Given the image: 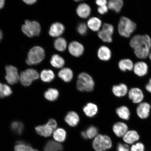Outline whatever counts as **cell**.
Masks as SVG:
<instances>
[{
    "mask_svg": "<svg viewBox=\"0 0 151 151\" xmlns=\"http://www.w3.org/2000/svg\"><path fill=\"white\" fill-rule=\"evenodd\" d=\"M149 57L151 61V52H150V54H149Z\"/></svg>",
    "mask_w": 151,
    "mask_h": 151,
    "instance_id": "cell-49",
    "label": "cell"
},
{
    "mask_svg": "<svg viewBox=\"0 0 151 151\" xmlns=\"http://www.w3.org/2000/svg\"><path fill=\"white\" fill-rule=\"evenodd\" d=\"M133 70L134 73L137 76L143 77L148 73V67L146 62L139 61L135 64Z\"/></svg>",
    "mask_w": 151,
    "mask_h": 151,
    "instance_id": "cell-14",
    "label": "cell"
},
{
    "mask_svg": "<svg viewBox=\"0 0 151 151\" xmlns=\"http://www.w3.org/2000/svg\"><path fill=\"white\" fill-rule=\"evenodd\" d=\"M118 66L121 70L125 72L133 70L134 65L131 60L124 59L120 60L119 62Z\"/></svg>",
    "mask_w": 151,
    "mask_h": 151,
    "instance_id": "cell-27",
    "label": "cell"
},
{
    "mask_svg": "<svg viewBox=\"0 0 151 151\" xmlns=\"http://www.w3.org/2000/svg\"><path fill=\"white\" fill-rule=\"evenodd\" d=\"M127 86L125 84L122 83L115 85L113 87L112 92L114 95L118 97H124L127 94Z\"/></svg>",
    "mask_w": 151,
    "mask_h": 151,
    "instance_id": "cell-22",
    "label": "cell"
},
{
    "mask_svg": "<svg viewBox=\"0 0 151 151\" xmlns=\"http://www.w3.org/2000/svg\"><path fill=\"white\" fill-rule=\"evenodd\" d=\"M39 78V74L36 70L33 69H29L20 73V81L21 83L24 86L31 85L34 81Z\"/></svg>",
    "mask_w": 151,
    "mask_h": 151,
    "instance_id": "cell-8",
    "label": "cell"
},
{
    "mask_svg": "<svg viewBox=\"0 0 151 151\" xmlns=\"http://www.w3.org/2000/svg\"><path fill=\"white\" fill-rule=\"evenodd\" d=\"M85 114L89 117H92L97 114L98 108L97 105L92 103H88L83 109Z\"/></svg>",
    "mask_w": 151,
    "mask_h": 151,
    "instance_id": "cell-25",
    "label": "cell"
},
{
    "mask_svg": "<svg viewBox=\"0 0 151 151\" xmlns=\"http://www.w3.org/2000/svg\"><path fill=\"white\" fill-rule=\"evenodd\" d=\"M137 25L134 22L126 17L120 18L118 24L119 34L122 37L128 38L135 31Z\"/></svg>",
    "mask_w": 151,
    "mask_h": 151,
    "instance_id": "cell-2",
    "label": "cell"
},
{
    "mask_svg": "<svg viewBox=\"0 0 151 151\" xmlns=\"http://www.w3.org/2000/svg\"><path fill=\"white\" fill-rule=\"evenodd\" d=\"M68 48L70 53L75 57H79L82 56L84 51V46L77 41H73L70 42Z\"/></svg>",
    "mask_w": 151,
    "mask_h": 151,
    "instance_id": "cell-11",
    "label": "cell"
},
{
    "mask_svg": "<svg viewBox=\"0 0 151 151\" xmlns=\"http://www.w3.org/2000/svg\"><path fill=\"white\" fill-rule=\"evenodd\" d=\"M4 85L0 83V99H2L4 97Z\"/></svg>",
    "mask_w": 151,
    "mask_h": 151,
    "instance_id": "cell-43",
    "label": "cell"
},
{
    "mask_svg": "<svg viewBox=\"0 0 151 151\" xmlns=\"http://www.w3.org/2000/svg\"><path fill=\"white\" fill-rule=\"evenodd\" d=\"M5 79L8 83L13 85L18 82L20 80V76L16 67L11 65H7L5 67Z\"/></svg>",
    "mask_w": 151,
    "mask_h": 151,
    "instance_id": "cell-10",
    "label": "cell"
},
{
    "mask_svg": "<svg viewBox=\"0 0 151 151\" xmlns=\"http://www.w3.org/2000/svg\"><path fill=\"white\" fill-rule=\"evenodd\" d=\"M54 46L55 48L58 51L63 52L67 48V41L63 37H58L54 41Z\"/></svg>",
    "mask_w": 151,
    "mask_h": 151,
    "instance_id": "cell-33",
    "label": "cell"
},
{
    "mask_svg": "<svg viewBox=\"0 0 151 151\" xmlns=\"http://www.w3.org/2000/svg\"><path fill=\"white\" fill-rule=\"evenodd\" d=\"M108 7L107 5L103 6H99L98 7V12L99 14H104L108 12Z\"/></svg>",
    "mask_w": 151,
    "mask_h": 151,
    "instance_id": "cell-41",
    "label": "cell"
},
{
    "mask_svg": "<svg viewBox=\"0 0 151 151\" xmlns=\"http://www.w3.org/2000/svg\"><path fill=\"white\" fill-rule=\"evenodd\" d=\"M114 28L110 24L105 23L98 33V37L104 42L111 43L112 41V35L114 33Z\"/></svg>",
    "mask_w": 151,
    "mask_h": 151,
    "instance_id": "cell-9",
    "label": "cell"
},
{
    "mask_svg": "<svg viewBox=\"0 0 151 151\" xmlns=\"http://www.w3.org/2000/svg\"><path fill=\"white\" fill-rule=\"evenodd\" d=\"M97 55L98 58L102 61H108L112 56V52L109 47L103 46L98 50Z\"/></svg>",
    "mask_w": 151,
    "mask_h": 151,
    "instance_id": "cell-18",
    "label": "cell"
},
{
    "mask_svg": "<svg viewBox=\"0 0 151 151\" xmlns=\"http://www.w3.org/2000/svg\"><path fill=\"white\" fill-rule=\"evenodd\" d=\"M24 3L28 5H32L35 3L37 1L36 0H24Z\"/></svg>",
    "mask_w": 151,
    "mask_h": 151,
    "instance_id": "cell-45",
    "label": "cell"
},
{
    "mask_svg": "<svg viewBox=\"0 0 151 151\" xmlns=\"http://www.w3.org/2000/svg\"><path fill=\"white\" fill-rule=\"evenodd\" d=\"M73 73L69 68H65L62 69L58 73V76L66 82H69L72 80Z\"/></svg>",
    "mask_w": 151,
    "mask_h": 151,
    "instance_id": "cell-23",
    "label": "cell"
},
{
    "mask_svg": "<svg viewBox=\"0 0 151 151\" xmlns=\"http://www.w3.org/2000/svg\"><path fill=\"white\" fill-rule=\"evenodd\" d=\"M88 28L87 24L84 22H81L77 26V30L80 35H86L87 32Z\"/></svg>",
    "mask_w": 151,
    "mask_h": 151,
    "instance_id": "cell-37",
    "label": "cell"
},
{
    "mask_svg": "<svg viewBox=\"0 0 151 151\" xmlns=\"http://www.w3.org/2000/svg\"><path fill=\"white\" fill-rule=\"evenodd\" d=\"M15 151H39L22 142H19L14 147Z\"/></svg>",
    "mask_w": 151,
    "mask_h": 151,
    "instance_id": "cell-35",
    "label": "cell"
},
{
    "mask_svg": "<svg viewBox=\"0 0 151 151\" xmlns=\"http://www.w3.org/2000/svg\"><path fill=\"white\" fill-rule=\"evenodd\" d=\"M130 150L131 151H144L145 146L142 143L138 142L132 145Z\"/></svg>",
    "mask_w": 151,
    "mask_h": 151,
    "instance_id": "cell-38",
    "label": "cell"
},
{
    "mask_svg": "<svg viewBox=\"0 0 151 151\" xmlns=\"http://www.w3.org/2000/svg\"><path fill=\"white\" fill-rule=\"evenodd\" d=\"M139 136L137 131L130 130L128 131L123 137V140L128 144H132L139 140Z\"/></svg>",
    "mask_w": 151,
    "mask_h": 151,
    "instance_id": "cell-19",
    "label": "cell"
},
{
    "mask_svg": "<svg viewBox=\"0 0 151 151\" xmlns=\"http://www.w3.org/2000/svg\"><path fill=\"white\" fill-rule=\"evenodd\" d=\"M67 137V133L63 128H59L56 129L53 133L54 139L57 142H63Z\"/></svg>",
    "mask_w": 151,
    "mask_h": 151,
    "instance_id": "cell-30",
    "label": "cell"
},
{
    "mask_svg": "<svg viewBox=\"0 0 151 151\" xmlns=\"http://www.w3.org/2000/svg\"><path fill=\"white\" fill-rule=\"evenodd\" d=\"M12 89L9 87L6 84L4 85V97H8L12 94Z\"/></svg>",
    "mask_w": 151,
    "mask_h": 151,
    "instance_id": "cell-39",
    "label": "cell"
},
{
    "mask_svg": "<svg viewBox=\"0 0 151 151\" xmlns=\"http://www.w3.org/2000/svg\"><path fill=\"white\" fill-rule=\"evenodd\" d=\"M86 132L88 138L92 139L98 135V130L95 126H92L88 127Z\"/></svg>",
    "mask_w": 151,
    "mask_h": 151,
    "instance_id": "cell-36",
    "label": "cell"
},
{
    "mask_svg": "<svg viewBox=\"0 0 151 151\" xmlns=\"http://www.w3.org/2000/svg\"><path fill=\"white\" fill-rule=\"evenodd\" d=\"M118 151H130L129 147L126 144L119 143L117 147Z\"/></svg>",
    "mask_w": 151,
    "mask_h": 151,
    "instance_id": "cell-40",
    "label": "cell"
},
{
    "mask_svg": "<svg viewBox=\"0 0 151 151\" xmlns=\"http://www.w3.org/2000/svg\"><path fill=\"white\" fill-rule=\"evenodd\" d=\"M50 63L52 67L57 68H60L65 65V61L61 56L58 54H55L52 57Z\"/></svg>",
    "mask_w": 151,
    "mask_h": 151,
    "instance_id": "cell-28",
    "label": "cell"
},
{
    "mask_svg": "<svg viewBox=\"0 0 151 151\" xmlns=\"http://www.w3.org/2000/svg\"><path fill=\"white\" fill-rule=\"evenodd\" d=\"M124 5L122 0H111L108 1L107 6L109 9L119 13L121 10Z\"/></svg>",
    "mask_w": 151,
    "mask_h": 151,
    "instance_id": "cell-26",
    "label": "cell"
},
{
    "mask_svg": "<svg viewBox=\"0 0 151 151\" xmlns=\"http://www.w3.org/2000/svg\"><path fill=\"white\" fill-rule=\"evenodd\" d=\"M59 93L58 91L54 88H50L44 93L45 97L49 101H54L58 99Z\"/></svg>",
    "mask_w": 151,
    "mask_h": 151,
    "instance_id": "cell-32",
    "label": "cell"
},
{
    "mask_svg": "<svg viewBox=\"0 0 151 151\" xmlns=\"http://www.w3.org/2000/svg\"><path fill=\"white\" fill-rule=\"evenodd\" d=\"M55 77L54 72L51 70L45 69L41 71L40 78L43 82L49 83L52 82Z\"/></svg>",
    "mask_w": 151,
    "mask_h": 151,
    "instance_id": "cell-29",
    "label": "cell"
},
{
    "mask_svg": "<svg viewBox=\"0 0 151 151\" xmlns=\"http://www.w3.org/2000/svg\"><path fill=\"white\" fill-rule=\"evenodd\" d=\"M116 112L118 116L120 118L126 120L129 119L130 112L129 109L127 106H122L116 109Z\"/></svg>",
    "mask_w": 151,
    "mask_h": 151,
    "instance_id": "cell-31",
    "label": "cell"
},
{
    "mask_svg": "<svg viewBox=\"0 0 151 151\" xmlns=\"http://www.w3.org/2000/svg\"><path fill=\"white\" fill-rule=\"evenodd\" d=\"M96 3L99 6H101L107 5L108 2L106 0H97L96 1Z\"/></svg>",
    "mask_w": 151,
    "mask_h": 151,
    "instance_id": "cell-42",
    "label": "cell"
},
{
    "mask_svg": "<svg viewBox=\"0 0 151 151\" xmlns=\"http://www.w3.org/2000/svg\"><path fill=\"white\" fill-rule=\"evenodd\" d=\"M57 126L56 121L53 119H50L46 124L37 126L35 130L39 135L45 137H50L52 132L55 131Z\"/></svg>",
    "mask_w": 151,
    "mask_h": 151,
    "instance_id": "cell-7",
    "label": "cell"
},
{
    "mask_svg": "<svg viewBox=\"0 0 151 151\" xmlns=\"http://www.w3.org/2000/svg\"><path fill=\"white\" fill-rule=\"evenodd\" d=\"M91 8L90 6L86 3H81L78 5L76 9L78 16L83 19L88 18L91 13Z\"/></svg>",
    "mask_w": 151,
    "mask_h": 151,
    "instance_id": "cell-17",
    "label": "cell"
},
{
    "mask_svg": "<svg viewBox=\"0 0 151 151\" xmlns=\"http://www.w3.org/2000/svg\"><path fill=\"white\" fill-rule=\"evenodd\" d=\"M3 37V34L2 33L1 31L0 30V41L2 39Z\"/></svg>",
    "mask_w": 151,
    "mask_h": 151,
    "instance_id": "cell-48",
    "label": "cell"
},
{
    "mask_svg": "<svg viewBox=\"0 0 151 151\" xmlns=\"http://www.w3.org/2000/svg\"><path fill=\"white\" fill-rule=\"evenodd\" d=\"M94 86L93 79L88 73H82L79 75L76 86L77 89L80 91H91L93 89Z\"/></svg>",
    "mask_w": 151,
    "mask_h": 151,
    "instance_id": "cell-3",
    "label": "cell"
},
{
    "mask_svg": "<svg viewBox=\"0 0 151 151\" xmlns=\"http://www.w3.org/2000/svg\"><path fill=\"white\" fill-rule=\"evenodd\" d=\"M130 45L134 49L137 58L145 59L148 57L150 52L151 39L147 35H136L130 40Z\"/></svg>",
    "mask_w": 151,
    "mask_h": 151,
    "instance_id": "cell-1",
    "label": "cell"
},
{
    "mask_svg": "<svg viewBox=\"0 0 151 151\" xmlns=\"http://www.w3.org/2000/svg\"><path fill=\"white\" fill-rule=\"evenodd\" d=\"M128 97L134 103L139 104L142 102L144 99V94L140 88H133L129 91Z\"/></svg>",
    "mask_w": 151,
    "mask_h": 151,
    "instance_id": "cell-13",
    "label": "cell"
},
{
    "mask_svg": "<svg viewBox=\"0 0 151 151\" xmlns=\"http://www.w3.org/2000/svg\"><path fill=\"white\" fill-rule=\"evenodd\" d=\"M81 135H82V137L84 139H88L87 137L86 131L82 132V133H81Z\"/></svg>",
    "mask_w": 151,
    "mask_h": 151,
    "instance_id": "cell-47",
    "label": "cell"
},
{
    "mask_svg": "<svg viewBox=\"0 0 151 151\" xmlns=\"http://www.w3.org/2000/svg\"><path fill=\"white\" fill-rule=\"evenodd\" d=\"M145 88L147 91L151 93V78L149 80L148 83L146 85Z\"/></svg>",
    "mask_w": 151,
    "mask_h": 151,
    "instance_id": "cell-44",
    "label": "cell"
},
{
    "mask_svg": "<svg viewBox=\"0 0 151 151\" xmlns=\"http://www.w3.org/2000/svg\"><path fill=\"white\" fill-rule=\"evenodd\" d=\"M112 142L108 136L98 135L92 142V147L96 151H105L112 147Z\"/></svg>",
    "mask_w": 151,
    "mask_h": 151,
    "instance_id": "cell-5",
    "label": "cell"
},
{
    "mask_svg": "<svg viewBox=\"0 0 151 151\" xmlns=\"http://www.w3.org/2000/svg\"><path fill=\"white\" fill-rule=\"evenodd\" d=\"M62 145L56 141L50 140L47 142L45 147L44 151H63Z\"/></svg>",
    "mask_w": 151,
    "mask_h": 151,
    "instance_id": "cell-24",
    "label": "cell"
},
{
    "mask_svg": "<svg viewBox=\"0 0 151 151\" xmlns=\"http://www.w3.org/2000/svg\"><path fill=\"white\" fill-rule=\"evenodd\" d=\"M45 57V51L42 47L35 46L28 52L26 63L29 65H37L43 60Z\"/></svg>",
    "mask_w": 151,
    "mask_h": 151,
    "instance_id": "cell-4",
    "label": "cell"
},
{
    "mask_svg": "<svg viewBox=\"0 0 151 151\" xmlns=\"http://www.w3.org/2000/svg\"><path fill=\"white\" fill-rule=\"evenodd\" d=\"M88 27L94 32L99 31L102 26L101 19L96 17H92L88 20L87 22Z\"/></svg>",
    "mask_w": 151,
    "mask_h": 151,
    "instance_id": "cell-21",
    "label": "cell"
},
{
    "mask_svg": "<svg viewBox=\"0 0 151 151\" xmlns=\"http://www.w3.org/2000/svg\"><path fill=\"white\" fill-rule=\"evenodd\" d=\"M11 129L15 133L21 134L24 129V125L22 122L19 121H14L11 124Z\"/></svg>",
    "mask_w": 151,
    "mask_h": 151,
    "instance_id": "cell-34",
    "label": "cell"
},
{
    "mask_svg": "<svg viewBox=\"0 0 151 151\" xmlns=\"http://www.w3.org/2000/svg\"><path fill=\"white\" fill-rule=\"evenodd\" d=\"M22 29L24 35L28 37H31L37 36L40 35L41 27L38 22L27 20H25L24 24L22 26Z\"/></svg>",
    "mask_w": 151,
    "mask_h": 151,
    "instance_id": "cell-6",
    "label": "cell"
},
{
    "mask_svg": "<svg viewBox=\"0 0 151 151\" xmlns=\"http://www.w3.org/2000/svg\"><path fill=\"white\" fill-rule=\"evenodd\" d=\"M151 106L150 104L146 102L139 103L137 108V113L139 118L145 119L150 115Z\"/></svg>",
    "mask_w": 151,
    "mask_h": 151,
    "instance_id": "cell-12",
    "label": "cell"
},
{
    "mask_svg": "<svg viewBox=\"0 0 151 151\" xmlns=\"http://www.w3.org/2000/svg\"><path fill=\"white\" fill-rule=\"evenodd\" d=\"M5 1L4 0H0V9H2L5 5Z\"/></svg>",
    "mask_w": 151,
    "mask_h": 151,
    "instance_id": "cell-46",
    "label": "cell"
},
{
    "mask_svg": "<svg viewBox=\"0 0 151 151\" xmlns=\"http://www.w3.org/2000/svg\"><path fill=\"white\" fill-rule=\"evenodd\" d=\"M65 122L70 126L75 127L78 124L80 118L78 114L74 111H70L68 113L65 118Z\"/></svg>",
    "mask_w": 151,
    "mask_h": 151,
    "instance_id": "cell-20",
    "label": "cell"
},
{
    "mask_svg": "<svg viewBox=\"0 0 151 151\" xmlns=\"http://www.w3.org/2000/svg\"><path fill=\"white\" fill-rule=\"evenodd\" d=\"M65 31V27L63 24L56 22L53 24L49 30V33L52 37H59Z\"/></svg>",
    "mask_w": 151,
    "mask_h": 151,
    "instance_id": "cell-15",
    "label": "cell"
},
{
    "mask_svg": "<svg viewBox=\"0 0 151 151\" xmlns=\"http://www.w3.org/2000/svg\"><path fill=\"white\" fill-rule=\"evenodd\" d=\"M128 127L127 124L122 122L116 123L113 125V130L115 134L119 137H124L128 131Z\"/></svg>",
    "mask_w": 151,
    "mask_h": 151,
    "instance_id": "cell-16",
    "label": "cell"
}]
</instances>
